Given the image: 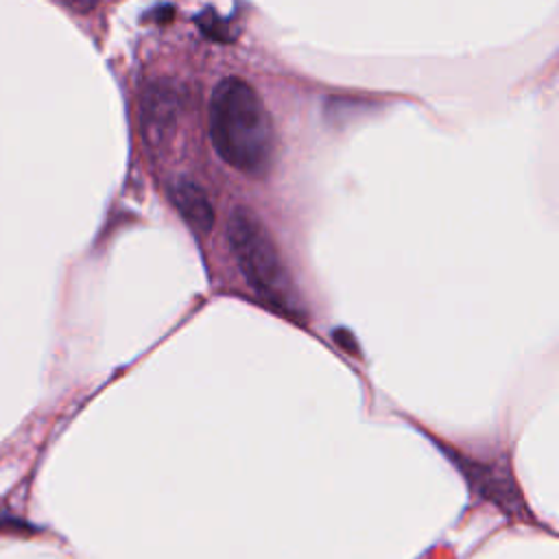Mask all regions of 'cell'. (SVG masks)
I'll return each mask as SVG.
<instances>
[{"label": "cell", "mask_w": 559, "mask_h": 559, "mask_svg": "<svg viewBox=\"0 0 559 559\" xmlns=\"http://www.w3.org/2000/svg\"><path fill=\"white\" fill-rule=\"evenodd\" d=\"M210 135L216 153L231 168L251 177H262L275 148L271 116L242 79L221 81L210 100Z\"/></svg>", "instance_id": "1"}, {"label": "cell", "mask_w": 559, "mask_h": 559, "mask_svg": "<svg viewBox=\"0 0 559 559\" xmlns=\"http://www.w3.org/2000/svg\"><path fill=\"white\" fill-rule=\"evenodd\" d=\"M227 240L249 286L273 304H286L288 280L266 225L249 210L236 207L227 223Z\"/></svg>", "instance_id": "2"}, {"label": "cell", "mask_w": 559, "mask_h": 559, "mask_svg": "<svg viewBox=\"0 0 559 559\" xmlns=\"http://www.w3.org/2000/svg\"><path fill=\"white\" fill-rule=\"evenodd\" d=\"M177 116V94L173 85L153 83L142 98V129L148 142L159 144L173 131Z\"/></svg>", "instance_id": "3"}, {"label": "cell", "mask_w": 559, "mask_h": 559, "mask_svg": "<svg viewBox=\"0 0 559 559\" xmlns=\"http://www.w3.org/2000/svg\"><path fill=\"white\" fill-rule=\"evenodd\" d=\"M168 194L181 218L197 231L207 234L214 227V207L207 192L188 177H175L168 183Z\"/></svg>", "instance_id": "4"}, {"label": "cell", "mask_w": 559, "mask_h": 559, "mask_svg": "<svg viewBox=\"0 0 559 559\" xmlns=\"http://www.w3.org/2000/svg\"><path fill=\"white\" fill-rule=\"evenodd\" d=\"M469 478H474L480 485V491L487 496V500H493L504 511H520L522 500L520 493L511 480V476L496 474L491 469H478L469 465Z\"/></svg>", "instance_id": "5"}, {"label": "cell", "mask_w": 559, "mask_h": 559, "mask_svg": "<svg viewBox=\"0 0 559 559\" xmlns=\"http://www.w3.org/2000/svg\"><path fill=\"white\" fill-rule=\"evenodd\" d=\"M199 24H201L203 31L207 33V37H216V39H227V37H231L227 24H225L218 15H214V13L203 15V17L199 20Z\"/></svg>", "instance_id": "6"}, {"label": "cell", "mask_w": 559, "mask_h": 559, "mask_svg": "<svg viewBox=\"0 0 559 559\" xmlns=\"http://www.w3.org/2000/svg\"><path fill=\"white\" fill-rule=\"evenodd\" d=\"M59 2L68 4V7L74 9V11H90L98 0H59Z\"/></svg>", "instance_id": "7"}]
</instances>
